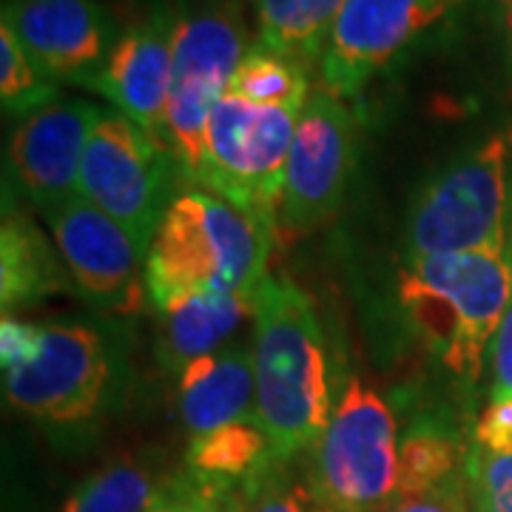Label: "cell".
<instances>
[{
    "instance_id": "obj_1",
    "label": "cell",
    "mask_w": 512,
    "mask_h": 512,
    "mask_svg": "<svg viewBox=\"0 0 512 512\" xmlns=\"http://www.w3.org/2000/svg\"><path fill=\"white\" fill-rule=\"evenodd\" d=\"M256 370L254 419L279 461L308 456L336 407L333 359L313 299L288 274H268L251 325Z\"/></svg>"
},
{
    "instance_id": "obj_2",
    "label": "cell",
    "mask_w": 512,
    "mask_h": 512,
    "mask_svg": "<svg viewBox=\"0 0 512 512\" xmlns=\"http://www.w3.org/2000/svg\"><path fill=\"white\" fill-rule=\"evenodd\" d=\"M512 296L507 251L413 256L399 262L396 302L413 336L461 384L481 379Z\"/></svg>"
},
{
    "instance_id": "obj_3",
    "label": "cell",
    "mask_w": 512,
    "mask_h": 512,
    "mask_svg": "<svg viewBox=\"0 0 512 512\" xmlns=\"http://www.w3.org/2000/svg\"><path fill=\"white\" fill-rule=\"evenodd\" d=\"M276 231L205 188L168 202L146 254L148 299L160 308L180 296H254L268 276Z\"/></svg>"
},
{
    "instance_id": "obj_4",
    "label": "cell",
    "mask_w": 512,
    "mask_h": 512,
    "mask_svg": "<svg viewBox=\"0 0 512 512\" xmlns=\"http://www.w3.org/2000/svg\"><path fill=\"white\" fill-rule=\"evenodd\" d=\"M3 396L18 413L52 427L94 419L114 382L109 339L77 322H0Z\"/></svg>"
},
{
    "instance_id": "obj_5",
    "label": "cell",
    "mask_w": 512,
    "mask_h": 512,
    "mask_svg": "<svg viewBox=\"0 0 512 512\" xmlns=\"http://www.w3.org/2000/svg\"><path fill=\"white\" fill-rule=\"evenodd\" d=\"M399 419L382 393L348 373L305 461L313 512H384L399 484Z\"/></svg>"
},
{
    "instance_id": "obj_6",
    "label": "cell",
    "mask_w": 512,
    "mask_h": 512,
    "mask_svg": "<svg viewBox=\"0 0 512 512\" xmlns=\"http://www.w3.org/2000/svg\"><path fill=\"white\" fill-rule=\"evenodd\" d=\"M510 220V140L495 134L421 188L404 222L402 259L507 251Z\"/></svg>"
},
{
    "instance_id": "obj_7",
    "label": "cell",
    "mask_w": 512,
    "mask_h": 512,
    "mask_svg": "<svg viewBox=\"0 0 512 512\" xmlns=\"http://www.w3.org/2000/svg\"><path fill=\"white\" fill-rule=\"evenodd\" d=\"M174 18V72L168 97L171 154L188 188H197L205 128L248 52L237 0H180Z\"/></svg>"
},
{
    "instance_id": "obj_8",
    "label": "cell",
    "mask_w": 512,
    "mask_h": 512,
    "mask_svg": "<svg viewBox=\"0 0 512 512\" xmlns=\"http://www.w3.org/2000/svg\"><path fill=\"white\" fill-rule=\"evenodd\" d=\"M302 109L256 106L237 94H222L205 128L197 188L276 231L285 165Z\"/></svg>"
},
{
    "instance_id": "obj_9",
    "label": "cell",
    "mask_w": 512,
    "mask_h": 512,
    "mask_svg": "<svg viewBox=\"0 0 512 512\" xmlns=\"http://www.w3.org/2000/svg\"><path fill=\"white\" fill-rule=\"evenodd\" d=\"M174 177L180 171L163 143L126 114L103 109L83 151L77 194L120 222L146 256L165 208L174 200Z\"/></svg>"
},
{
    "instance_id": "obj_10",
    "label": "cell",
    "mask_w": 512,
    "mask_h": 512,
    "mask_svg": "<svg viewBox=\"0 0 512 512\" xmlns=\"http://www.w3.org/2000/svg\"><path fill=\"white\" fill-rule=\"evenodd\" d=\"M359 163V128L348 100L313 89L299 114L285 165L276 237L288 242L313 234L348 200Z\"/></svg>"
},
{
    "instance_id": "obj_11",
    "label": "cell",
    "mask_w": 512,
    "mask_h": 512,
    "mask_svg": "<svg viewBox=\"0 0 512 512\" xmlns=\"http://www.w3.org/2000/svg\"><path fill=\"white\" fill-rule=\"evenodd\" d=\"M40 217L89 305L117 316L143 311L146 256L120 222L80 194L40 208Z\"/></svg>"
},
{
    "instance_id": "obj_12",
    "label": "cell",
    "mask_w": 512,
    "mask_h": 512,
    "mask_svg": "<svg viewBox=\"0 0 512 512\" xmlns=\"http://www.w3.org/2000/svg\"><path fill=\"white\" fill-rule=\"evenodd\" d=\"M470 0H348L319 57V86L350 100L404 49Z\"/></svg>"
},
{
    "instance_id": "obj_13",
    "label": "cell",
    "mask_w": 512,
    "mask_h": 512,
    "mask_svg": "<svg viewBox=\"0 0 512 512\" xmlns=\"http://www.w3.org/2000/svg\"><path fill=\"white\" fill-rule=\"evenodd\" d=\"M3 26L49 77L83 89L123 32L100 0H3Z\"/></svg>"
},
{
    "instance_id": "obj_14",
    "label": "cell",
    "mask_w": 512,
    "mask_h": 512,
    "mask_svg": "<svg viewBox=\"0 0 512 512\" xmlns=\"http://www.w3.org/2000/svg\"><path fill=\"white\" fill-rule=\"evenodd\" d=\"M174 72V18L154 9L126 26L103 69L89 80V92L103 94L120 114L131 117L171 151L168 97Z\"/></svg>"
},
{
    "instance_id": "obj_15",
    "label": "cell",
    "mask_w": 512,
    "mask_h": 512,
    "mask_svg": "<svg viewBox=\"0 0 512 512\" xmlns=\"http://www.w3.org/2000/svg\"><path fill=\"white\" fill-rule=\"evenodd\" d=\"M100 114L103 109L89 100H55L12 131L6 163L37 211L77 194L83 151Z\"/></svg>"
},
{
    "instance_id": "obj_16",
    "label": "cell",
    "mask_w": 512,
    "mask_h": 512,
    "mask_svg": "<svg viewBox=\"0 0 512 512\" xmlns=\"http://www.w3.org/2000/svg\"><path fill=\"white\" fill-rule=\"evenodd\" d=\"M174 404L188 439L251 419L256 407L254 342H231L183 367L177 373Z\"/></svg>"
},
{
    "instance_id": "obj_17",
    "label": "cell",
    "mask_w": 512,
    "mask_h": 512,
    "mask_svg": "<svg viewBox=\"0 0 512 512\" xmlns=\"http://www.w3.org/2000/svg\"><path fill=\"white\" fill-rule=\"evenodd\" d=\"M160 342L157 356L174 376L208 353H217L234 342L239 328L254 325V296H180L157 308Z\"/></svg>"
},
{
    "instance_id": "obj_18",
    "label": "cell",
    "mask_w": 512,
    "mask_h": 512,
    "mask_svg": "<svg viewBox=\"0 0 512 512\" xmlns=\"http://www.w3.org/2000/svg\"><path fill=\"white\" fill-rule=\"evenodd\" d=\"M74 288L72 274L35 220L23 211H6L0 225V305L3 313L32 308Z\"/></svg>"
},
{
    "instance_id": "obj_19",
    "label": "cell",
    "mask_w": 512,
    "mask_h": 512,
    "mask_svg": "<svg viewBox=\"0 0 512 512\" xmlns=\"http://www.w3.org/2000/svg\"><path fill=\"white\" fill-rule=\"evenodd\" d=\"M473 433L444 416H419L402 430L399 441V495L427 493L470 467Z\"/></svg>"
},
{
    "instance_id": "obj_20",
    "label": "cell",
    "mask_w": 512,
    "mask_h": 512,
    "mask_svg": "<svg viewBox=\"0 0 512 512\" xmlns=\"http://www.w3.org/2000/svg\"><path fill=\"white\" fill-rule=\"evenodd\" d=\"M256 18V43L319 66L328 37L348 0H248Z\"/></svg>"
},
{
    "instance_id": "obj_21",
    "label": "cell",
    "mask_w": 512,
    "mask_h": 512,
    "mask_svg": "<svg viewBox=\"0 0 512 512\" xmlns=\"http://www.w3.org/2000/svg\"><path fill=\"white\" fill-rule=\"evenodd\" d=\"M276 461V450L265 427L251 419L234 421L188 439L183 470L205 481L222 484H248L251 478Z\"/></svg>"
},
{
    "instance_id": "obj_22",
    "label": "cell",
    "mask_w": 512,
    "mask_h": 512,
    "mask_svg": "<svg viewBox=\"0 0 512 512\" xmlns=\"http://www.w3.org/2000/svg\"><path fill=\"white\" fill-rule=\"evenodd\" d=\"M228 92L256 106H296L302 109L311 97L308 66L293 57L274 52L262 43H251L239 60Z\"/></svg>"
},
{
    "instance_id": "obj_23",
    "label": "cell",
    "mask_w": 512,
    "mask_h": 512,
    "mask_svg": "<svg viewBox=\"0 0 512 512\" xmlns=\"http://www.w3.org/2000/svg\"><path fill=\"white\" fill-rule=\"evenodd\" d=\"M163 481L143 461L120 458L83 478L60 512H148Z\"/></svg>"
},
{
    "instance_id": "obj_24",
    "label": "cell",
    "mask_w": 512,
    "mask_h": 512,
    "mask_svg": "<svg viewBox=\"0 0 512 512\" xmlns=\"http://www.w3.org/2000/svg\"><path fill=\"white\" fill-rule=\"evenodd\" d=\"M57 97V80L37 66L12 29L0 26V103L3 111L26 120L29 114L52 106Z\"/></svg>"
},
{
    "instance_id": "obj_25",
    "label": "cell",
    "mask_w": 512,
    "mask_h": 512,
    "mask_svg": "<svg viewBox=\"0 0 512 512\" xmlns=\"http://www.w3.org/2000/svg\"><path fill=\"white\" fill-rule=\"evenodd\" d=\"M296 461H271L245 487L248 512H313L305 478L293 473Z\"/></svg>"
},
{
    "instance_id": "obj_26",
    "label": "cell",
    "mask_w": 512,
    "mask_h": 512,
    "mask_svg": "<svg viewBox=\"0 0 512 512\" xmlns=\"http://www.w3.org/2000/svg\"><path fill=\"white\" fill-rule=\"evenodd\" d=\"M470 498L473 512H512V453L470 450Z\"/></svg>"
},
{
    "instance_id": "obj_27",
    "label": "cell",
    "mask_w": 512,
    "mask_h": 512,
    "mask_svg": "<svg viewBox=\"0 0 512 512\" xmlns=\"http://www.w3.org/2000/svg\"><path fill=\"white\" fill-rule=\"evenodd\" d=\"M148 512H214V484L188 470L171 473Z\"/></svg>"
},
{
    "instance_id": "obj_28",
    "label": "cell",
    "mask_w": 512,
    "mask_h": 512,
    "mask_svg": "<svg viewBox=\"0 0 512 512\" xmlns=\"http://www.w3.org/2000/svg\"><path fill=\"white\" fill-rule=\"evenodd\" d=\"M384 512H473L470 476L450 478L439 487L416 495H399Z\"/></svg>"
},
{
    "instance_id": "obj_29",
    "label": "cell",
    "mask_w": 512,
    "mask_h": 512,
    "mask_svg": "<svg viewBox=\"0 0 512 512\" xmlns=\"http://www.w3.org/2000/svg\"><path fill=\"white\" fill-rule=\"evenodd\" d=\"M473 444L490 453H512V396H490L487 407L470 424Z\"/></svg>"
},
{
    "instance_id": "obj_30",
    "label": "cell",
    "mask_w": 512,
    "mask_h": 512,
    "mask_svg": "<svg viewBox=\"0 0 512 512\" xmlns=\"http://www.w3.org/2000/svg\"><path fill=\"white\" fill-rule=\"evenodd\" d=\"M507 254L512 265V220H510V237H507ZM490 367H493V387L490 396H512V296L504 319L495 333L493 350H490Z\"/></svg>"
},
{
    "instance_id": "obj_31",
    "label": "cell",
    "mask_w": 512,
    "mask_h": 512,
    "mask_svg": "<svg viewBox=\"0 0 512 512\" xmlns=\"http://www.w3.org/2000/svg\"><path fill=\"white\" fill-rule=\"evenodd\" d=\"M211 484H214V512H248L245 487L222 484V481H211Z\"/></svg>"
},
{
    "instance_id": "obj_32",
    "label": "cell",
    "mask_w": 512,
    "mask_h": 512,
    "mask_svg": "<svg viewBox=\"0 0 512 512\" xmlns=\"http://www.w3.org/2000/svg\"><path fill=\"white\" fill-rule=\"evenodd\" d=\"M507 26H510V37H512V0H507ZM507 140H510V148H512V126H510V134H507Z\"/></svg>"
}]
</instances>
